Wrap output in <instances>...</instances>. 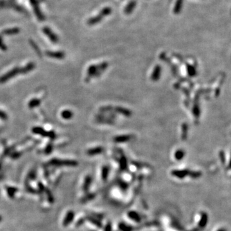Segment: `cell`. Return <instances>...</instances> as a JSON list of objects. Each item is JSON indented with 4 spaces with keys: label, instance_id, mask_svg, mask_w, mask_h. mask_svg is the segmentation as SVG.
I'll return each instance as SVG.
<instances>
[{
    "label": "cell",
    "instance_id": "1",
    "mask_svg": "<svg viewBox=\"0 0 231 231\" xmlns=\"http://www.w3.org/2000/svg\"><path fill=\"white\" fill-rule=\"evenodd\" d=\"M49 164L55 166H76L77 162L75 160H60L53 159L49 162Z\"/></svg>",
    "mask_w": 231,
    "mask_h": 231
},
{
    "label": "cell",
    "instance_id": "2",
    "mask_svg": "<svg viewBox=\"0 0 231 231\" xmlns=\"http://www.w3.org/2000/svg\"><path fill=\"white\" fill-rule=\"evenodd\" d=\"M21 73V68L19 67H14L11 71H9L6 74L3 75V76L0 77V83L1 84H3L6 82L8 81L10 79H12L15 76Z\"/></svg>",
    "mask_w": 231,
    "mask_h": 231
},
{
    "label": "cell",
    "instance_id": "3",
    "mask_svg": "<svg viewBox=\"0 0 231 231\" xmlns=\"http://www.w3.org/2000/svg\"><path fill=\"white\" fill-rule=\"evenodd\" d=\"M32 132L34 133L35 134H38L43 137H48L52 139H54L56 137V135L54 132H46V130L41 127H34L32 129Z\"/></svg>",
    "mask_w": 231,
    "mask_h": 231
},
{
    "label": "cell",
    "instance_id": "4",
    "mask_svg": "<svg viewBox=\"0 0 231 231\" xmlns=\"http://www.w3.org/2000/svg\"><path fill=\"white\" fill-rule=\"evenodd\" d=\"M137 5V2L135 0H132L130 3L127 5V6L125 7V13L126 14H131L132 11H134V9L135 8Z\"/></svg>",
    "mask_w": 231,
    "mask_h": 231
},
{
    "label": "cell",
    "instance_id": "5",
    "mask_svg": "<svg viewBox=\"0 0 231 231\" xmlns=\"http://www.w3.org/2000/svg\"><path fill=\"white\" fill-rule=\"evenodd\" d=\"M75 217V213L71 211H69L67 213V214L66 216V218H64V222H63V225L64 227H66V226L68 225L70 223H71L73 220V218Z\"/></svg>",
    "mask_w": 231,
    "mask_h": 231
},
{
    "label": "cell",
    "instance_id": "6",
    "mask_svg": "<svg viewBox=\"0 0 231 231\" xmlns=\"http://www.w3.org/2000/svg\"><path fill=\"white\" fill-rule=\"evenodd\" d=\"M47 55L50 57L54 58V59H64L65 57V55L63 52L61 51H57V52H53V51H48L46 53Z\"/></svg>",
    "mask_w": 231,
    "mask_h": 231
},
{
    "label": "cell",
    "instance_id": "7",
    "mask_svg": "<svg viewBox=\"0 0 231 231\" xmlns=\"http://www.w3.org/2000/svg\"><path fill=\"white\" fill-rule=\"evenodd\" d=\"M43 32L46 36H48V37H49V39L51 40L53 42H57L58 41L57 37L48 28H44L43 29Z\"/></svg>",
    "mask_w": 231,
    "mask_h": 231
},
{
    "label": "cell",
    "instance_id": "8",
    "mask_svg": "<svg viewBox=\"0 0 231 231\" xmlns=\"http://www.w3.org/2000/svg\"><path fill=\"white\" fill-rule=\"evenodd\" d=\"M35 67H36V65L34 62H30L26 66L21 68V74H26L34 69Z\"/></svg>",
    "mask_w": 231,
    "mask_h": 231
},
{
    "label": "cell",
    "instance_id": "9",
    "mask_svg": "<svg viewBox=\"0 0 231 231\" xmlns=\"http://www.w3.org/2000/svg\"><path fill=\"white\" fill-rule=\"evenodd\" d=\"M103 18H104V17L101 16V15L99 14L98 16L89 19L88 20L87 23H88V24H89V25H94L95 24H97V23H98V22H100L102 21Z\"/></svg>",
    "mask_w": 231,
    "mask_h": 231
},
{
    "label": "cell",
    "instance_id": "10",
    "mask_svg": "<svg viewBox=\"0 0 231 231\" xmlns=\"http://www.w3.org/2000/svg\"><path fill=\"white\" fill-rule=\"evenodd\" d=\"M183 1L184 0H177L176 3H175V5L173 9V12L175 14H179L180 11H181L182 5H183Z\"/></svg>",
    "mask_w": 231,
    "mask_h": 231
},
{
    "label": "cell",
    "instance_id": "11",
    "mask_svg": "<svg viewBox=\"0 0 231 231\" xmlns=\"http://www.w3.org/2000/svg\"><path fill=\"white\" fill-rule=\"evenodd\" d=\"M40 104H41V101H40V100L34 98L29 102L28 107L30 109H34L35 107H38Z\"/></svg>",
    "mask_w": 231,
    "mask_h": 231
},
{
    "label": "cell",
    "instance_id": "12",
    "mask_svg": "<svg viewBox=\"0 0 231 231\" xmlns=\"http://www.w3.org/2000/svg\"><path fill=\"white\" fill-rule=\"evenodd\" d=\"M17 191V189L14 187H7V192L8 194L9 197L11 198H13Z\"/></svg>",
    "mask_w": 231,
    "mask_h": 231
},
{
    "label": "cell",
    "instance_id": "13",
    "mask_svg": "<svg viewBox=\"0 0 231 231\" xmlns=\"http://www.w3.org/2000/svg\"><path fill=\"white\" fill-rule=\"evenodd\" d=\"M207 220H208L207 215L204 213V214H203L202 215V218H201V219H200V222L199 223L200 227H205V225H206L207 223Z\"/></svg>",
    "mask_w": 231,
    "mask_h": 231
},
{
    "label": "cell",
    "instance_id": "14",
    "mask_svg": "<svg viewBox=\"0 0 231 231\" xmlns=\"http://www.w3.org/2000/svg\"><path fill=\"white\" fill-rule=\"evenodd\" d=\"M111 12H112L111 8H110V7H105V8L102 10L101 12H100V14L104 17L105 16H109V15L111 14Z\"/></svg>",
    "mask_w": 231,
    "mask_h": 231
},
{
    "label": "cell",
    "instance_id": "15",
    "mask_svg": "<svg viewBox=\"0 0 231 231\" xmlns=\"http://www.w3.org/2000/svg\"><path fill=\"white\" fill-rule=\"evenodd\" d=\"M62 117L65 119H69L73 116V113L68 110H65L61 113Z\"/></svg>",
    "mask_w": 231,
    "mask_h": 231
},
{
    "label": "cell",
    "instance_id": "16",
    "mask_svg": "<svg viewBox=\"0 0 231 231\" xmlns=\"http://www.w3.org/2000/svg\"><path fill=\"white\" fill-rule=\"evenodd\" d=\"M19 32V30L18 28H12V29L7 30H5L4 32V33L6 34H9V35H10V34H16L18 33Z\"/></svg>",
    "mask_w": 231,
    "mask_h": 231
},
{
    "label": "cell",
    "instance_id": "17",
    "mask_svg": "<svg viewBox=\"0 0 231 231\" xmlns=\"http://www.w3.org/2000/svg\"><path fill=\"white\" fill-rule=\"evenodd\" d=\"M46 192V194H47V197H48V201L50 203H53L54 202V198L53 197L52 195V193L50 191L49 189H45Z\"/></svg>",
    "mask_w": 231,
    "mask_h": 231
},
{
    "label": "cell",
    "instance_id": "18",
    "mask_svg": "<svg viewBox=\"0 0 231 231\" xmlns=\"http://www.w3.org/2000/svg\"><path fill=\"white\" fill-rule=\"evenodd\" d=\"M36 172H35V170L31 171L30 173L28 174V178L29 179H31V180L36 179Z\"/></svg>",
    "mask_w": 231,
    "mask_h": 231
},
{
    "label": "cell",
    "instance_id": "19",
    "mask_svg": "<svg viewBox=\"0 0 231 231\" xmlns=\"http://www.w3.org/2000/svg\"><path fill=\"white\" fill-rule=\"evenodd\" d=\"M52 151H53V145L51 144H50L46 147V150H45V152H46V154L48 155Z\"/></svg>",
    "mask_w": 231,
    "mask_h": 231
},
{
    "label": "cell",
    "instance_id": "20",
    "mask_svg": "<svg viewBox=\"0 0 231 231\" xmlns=\"http://www.w3.org/2000/svg\"><path fill=\"white\" fill-rule=\"evenodd\" d=\"M90 179L89 177H87L86 179H85V181L84 182V191H87V189H88V187L89 185V182H90Z\"/></svg>",
    "mask_w": 231,
    "mask_h": 231
},
{
    "label": "cell",
    "instance_id": "21",
    "mask_svg": "<svg viewBox=\"0 0 231 231\" xmlns=\"http://www.w3.org/2000/svg\"><path fill=\"white\" fill-rule=\"evenodd\" d=\"M7 117H8V116H7L6 113L0 110V118L3 120H6L7 119Z\"/></svg>",
    "mask_w": 231,
    "mask_h": 231
},
{
    "label": "cell",
    "instance_id": "22",
    "mask_svg": "<svg viewBox=\"0 0 231 231\" xmlns=\"http://www.w3.org/2000/svg\"><path fill=\"white\" fill-rule=\"evenodd\" d=\"M0 48H1L2 50H6V49H7L6 46L3 43V42H2L1 37H0Z\"/></svg>",
    "mask_w": 231,
    "mask_h": 231
},
{
    "label": "cell",
    "instance_id": "23",
    "mask_svg": "<svg viewBox=\"0 0 231 231\" xmlns=\"http://www.w3.org/2000/svg\"><path fill=\"white\" fill-rule=\"evenodd\" d=\"M20 155H21V154H20V153H17V152H16V153H14L12 155V157H13V158H17V157H19Z\"/></svg>",
    "mask_w": 231,
    "mask_h": 231
},
{
    "label": "cell",
    "instance_id": "24",
    "mask_svg": "<svg viewBox=\"0 0 231 231\" xmlns=\"http://www.w3.org/2000/svg\"><path fill=\"white\" fill-rule=\"evenodd\" d=\"M217 231H227V230H226L224 228H220V229H218Z\"/></svg>",
    "mask_w": 231,
    "mask_h": 231
},
{
    "label": "cell",
    "instance_id": "25",
    "mask_svg": "<svg viewBox=\"0 0 231 231\" xmlns=\"http://www.w3.org/2000/svg\"><path fill=\"white\" fill-rule=\"evenodd\" d=\"M2 219H3V218H2V216H1V215H0V222H1V221H2Z\"/></svg>",
    "mask_w": 231,
    "mask_h": 231
}]
</instances>
